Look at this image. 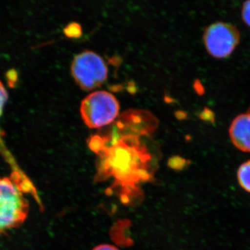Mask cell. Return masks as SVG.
<instances>
[{
  "label": "cell",
  "mask_w": 250,
  "mask_h": 250,
  "mask_svg": "<svg viewBox=\"0 0 250 250\" xmlns=\"http://www.w3.org/2000/svg\"><path fill=\"white\" fill-rule=\"evenodd\" d=\"M96 179L113 177L115 185L121 186L131 192L136 185L152 178L149 170L152 156L137 136H123L108 146L99 154Z\"/></svg>",
  "instance_id": "6da1fadb"
},
{
  "label": "cell",
  "mask_w": 250,
  "mask_h": 250,
  "mask_svg": "<svg viewBox=\"0 0 250 250\" xmlns=\"http://www.w3.org/2000/svg\"><path fill=\"white\" fill-rule=\"evenodd\" d=\"M10 177H0V236L21 227L27 220L29 204Z\"/></svg>",
  "instance_id": "7a4b0ae2"
},
{
  "label": "cell",
  "mask_w": 250,
  "mask_h": 250,
  "mask_svg": "<svg viewBox=\"0 0 250 250\" xmlns=\"http://www.w3.org/2000/svg\"><path fill=\"white\" fill-rule=\"evenodd\" d=\"M159 121L151 112L142 109L125 111L110 125L108 134H100L106 142V147L123 136L137 137L149 136L158 127Z\"/></svg>",
  "instance_id": "3957f363"
},
{
  "label": "cell",
  "mask_w": 250,
  "mask_h": 250,
  "mask_svg": "<svg viewBox=\"0 0 250 250\" xmlns=\"http://www.w3.org/2000/svg\"><path fill=\"white\" fill-rule=\"evenodd\" d=\"M118 100L107 91H96L83 99L81 104L82 119L91 129L112 124L119 115Z\"/></svg>",
  "instance_id": "277c9868"
},
{
  "label": "cell",
  "mask_w": 250,
  "mask_h": 250,
  "mask_svg": "<svg viewBox=\"0 0 250 250\" xmlns=\"http://www.w3.org/2000/svg\"><path fill=\"white\" fill-rule=\"evenodd\" d=\"M71 71L77 84L85 90L98 88L108 77L104 61L92 51H85L77 55L72 62Z\"/></svg>",
  "instance_id": "5b68a950"
},
{
  "label": "cell",
  "mask_w": 250,
  "mask_h": 250,
  "mask_svg": "<svg viewBox=\"0 0 250 250\" xmlns=\"http://www.w3.org/2000/svg\"><path fill=\"white\" fill-rule=\"evenodd\" d=\"M204 43L207 52L216 59L229 57L240 42V31L230 23H213L205 29Z\"/></svg>",
  "instance_id": "8992f818"
},
{
  "label": "cell",
  "mask_w": 250,
  "mask_h": 250,
  "mask_svg": "<svg viewBox=\"0 0 250 250\" xmlns=\"http://www.w3.org/2000/svg\"><path fill=\"white\" fill-rule=\"evenodd\" d=\"M8 93L3 85L2 82L0 81V117L2 114L3 109H4L5 104L7 102ZM4 133L1 131L0 128V154L4 158L5 161L9 164L10 168L11 170V174L10 177L22 189L23 192L27 195L29 194L31 197L35 199L39 206L42 205L39 193H38L36 188L30 179L27 177V174L23 172L22 169L18 166L14 156L12 155L9 149L6 147L4 140H3Z\"/></svg>",
  "instance_id": "52a82bcc"
},
{
  "label": "cell",
  "mask_w": 250,
  "mask_h": 250,
  "mask_svg": "<svg viewBox=\"0 0 250 250\" xmlns=\"http://www.w3.org/2000/svg\"><path fill=\"white\" fill-rule=\"evenodd\" d=\"M233 146L244 152H250V113H242L233 119L229 129Z\"/></svg>",
  "instance_id": "ba28073f"
},
{
  "label": "cell",
  "mask_w": 250,
  "mask_h": 250,
  "mask_svg": "<svg viewBox=\"0 0 250 250\" xmlns=\"http://www.w3.org/2000/svg\"><path fill=\"white\" fill-rule=\"evenodd\" d=\"M237 179L242 188L250 193V160L243 163L238 167Z\"/></svg>",
  "instance_id": "9c48e42d"
},
{
  "label": "cell",
  "mask_w": 250,
  "mask_h": 250,
  "mask_svg": "<svg viewBox=\"0 0 250 250\" xmlns=\"http://www.w3.org/2000/svg\"><path fill=\"white\" fill-rule=\"evenodd\" d=\"M88 144L90 149L98 155L106 148L104 139L101 135L99 134L90 136V139H88Z\"/></svg>",
  "instance_id": "30bf717a"
},
{
  "label": "cell",
  "mask_w": 250,
  "mask_h": 250,
  "mask_svg": "<svg viewBox=\"0 0 250 250\" xmlns=\"http://www.w3.org/2000/svg\"><path fill=\"white\" fill-rule=\"evenodd\" d=\"M64 34L69 38L77 39L82 34V27L77 22H72L69 24L64 29Z\"/></svg>",
  "instance_id": "8fae6325"
},
{
  "label": "cell",
  "mask_w": 250,
  "mask_h": 250,
  "mask_svg": "<svg viewBox=\"0 0 250 250\" xmlns=\"http://www.w3.org/2000/svg\"><path fill=\"white\" fill-rule=\"evenodd\" d=\"M242 18L248 27H250V0L245 1L242 6Z\"/></svg>",
  "instance_id": "7c38bea8"
},
{
  "label": "cell",
  "mask_w": 250,
  "mask_h": 250,
  "mask_svg": "<svg viewBox=\"0 0 250 250\" xmlns=\"http://www.w3.org/2000/svg\"><path fill=\"white\" fill-rule=\"evenodd\" d=\"M93 250H119L116 247L111 246V245L104 244L100 245V246H97L96 248H94Z\"/></svg>",
  "instance_id": "4fadbf2b"
},
{
  "label": "cell",
  "mask_w": 250,
  "mask_h": 250,
  "mask_svg": "<svg viewBox=\"0 0 250 250\" xmlns=\"http://www.w3.org/2000/svg\"><path fill=\"white\" fill-rule=\"evenodd\" d=\"M248 112H249V113H250V107L249 111H248Z\"/></svg>",
  "instance_id": "5bb4252c"
}]
</instances>
